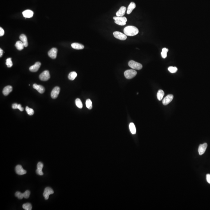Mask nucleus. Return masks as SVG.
<instances>
[{
    "instance_id": "1",
    "label": "nucleus",
    "mask_w": 210,
    "mask_h": 210,
    "mask_svg": "<svg viewBox=\"0 0 210 210\" xmlns=\"http://www.w3.org/2000/svg\"><path fill=\"white\" fill-rule=\"evenodd\" d=\"M124 33L127 36H134L139 33V30L135 26H128L124 29Z\"/></svg>"
},
{
    "instance_id": "2",
    "label": "nucleus",
    "mask_w": 210,
    "mask_h": 210,
    "mask_svg": "<svg viewBox=\"0 0 210 210\" xmlns=\"http://www.w3.org/2000/svg\"><path fill=\"white\" fill-rule=\"evenodd\" d=\"M113 19L115 20V22L117 25L123 26L126 24V22L127 21V18L124 16L122 17H114Z\"/></svg>"
},
{
    "instance_id": "3",
    "label": "nucleus",
    "mask_w": 210,
    "mask_h": 210,
    "mask_svg": "<svg viewBox=\"0 0 210 210\" xmlns=\"http://www.w3.org/2000/svg\"><path fill=\"white\" fill-rule=\"evenodd\" d=\"M128 64L130 67L135 70H140L143 68V65L141 64L134 60L130 61Z\"/></svg>"
},
{
    "instance_id": "4",
    "label": "nucleus",
    "mask_w": 210,
    "mask_h": 210,
    "mask_svg": "<svg viewBox=\"0 0 210 210\" xmlns=\"http://www.w3.org/2000/svg\"><path fill=\"white\" fill-rule=\"evenodd\" d=\"M137 74L136 71L133 69L127 70L124 72V75L125 78L127 79H131L135 77Z\"/></svg>"
},
{
    "instance_id": "5",
    "label": "nucleus",
    "mask_w": 210,
    "mask_h": 210,
    "mask_svg": "<svg viewBox=\"0 0 210 210\" xmlns=\"http://www.w3.org/2000/svg\"><path fill=\"white\" fill-rule=\"evenodd\" d=\"M113 35L116 38L120 40H125L127 39V36H126L125 34H123L119 32L116 31L114 32Z\"/></svg>"
},
{
    "instance_id": "6",
    "label": "nucleus",
    "mask_w": 210,
    "mask_h": 210,
    "mask_svg": "<svg viewBox=\"0 0 210 210\" xmlns=\"http://www.w3.org/2000/svg\"><path fill=\"white\" fill-rule=\"evenodd\" d=\"M40 79L43 81H47L50 78V73L49 71H45L43 72L40 75Z\"/></svg>"
},
{
    "instance_id": "7",
    "label": "nucleus",
    "mask_w": 210,
    "mask_h": 210,
    "mask_svg": "<svg viewBox=\"0 0 210 210\" xmlns=\"http://www.w3.org/2000/svg\"><path fill=\"white\" fill-rule=\"evenodd\" d=\"M54 193V191L51 188L49 187L45 188L43 193V196L45 198V200L48 199L49 196L50 194H53Z\"/></svg>"
},
{
    "instance_id": "8",
    "label": "nucleus",
    "mask_w": 210,
    "mask_h": 210,
    "mask_svg": "<svg viewBox=\"0 0 210 210\" xmlns=\"http://www.w3.org/2000/svg\"><path fill=\"white\" fill-rule=\"evenodd\" d=\"M60 91V88L58 87H56L53 89L51 93V96L53 99H55L59 95Z\"/></svg>"
},
{
    "instance_id": "9",
    "label": "nucleus",
    "mask_w": 210,
    "mask_h": 210,
    "mask_svg": "<svg viewBox=\"0 0 210 210\" xmlns=\"http://www.w3.org/2000/svg\"><path fill=\"white\" fill-rule=\"evenodd\" d=\"M15 171L16 173L19 175H23L27 173V171L24 170L22 166L20 165H18L16 166Z\"/></svg>"
},
{
    "instance_id": "10",
    "label": "nucleus",
    "mask_w": 210,
    "mask_h": 210,
    "mask_svg": "<svg viewBox=\"0 0 210 210\" xmlns=\"http://www.w3.org/2000/svg\"><path fill=\"white\" fill-rule=\"evenodd\" d=\"M57 49L56 48H54L51 49L48 52V55L52 59H55L57 56Z\"/></svg>"
},
{
    "instance_id": "11",
    "label": "nucleus",
    "mask_w": 210,
    "mask_h": 210,
    "mask_svg": "<svg viewBox=\"0 0 210 210\" xmlns=\"http://www.w3.org/2000/svg\"><path fill=\"white\" fill-rule=\"evenodd\" d=\"M173 98L174 96L172 95H169L166 96V97H165L164 99H163L162 101L163 104L165 106H166L168 104L173 100Z\"/></svg>"
},
{
    "instance_id": "12",
    "label": "nucleus",
    "mask_w": 210,
    "mask_h": 210,
    "mask_svg": "<svg viewBox=\"0 0 210 210\" xmlns=\"http://www.w3.org/2000/svg\"><path fill=\"white\" fill-rule=\"evenodd\" d=\"M41 63L40 62H37L34 65H32L29 68V70L32 72H36L38 71L40 67Z\"/></svg>"
},
{
    "instance_id": "13",
    "label": "nucleus",
    "mask_w": 210,
    "mask_h": 210,
    "mask_svg": "<svg viewBox=\"0 0 210 210\" xmlns=\"http://www.w3.org/2000/svg\"><path fill=\"white\" fill-rule=\"evenodd\" d=\"M207 147V144L205 143L202 144H200L198 147V153L200 155H202L204 153Z\"/></svg>"
},
{
    "instance_id": "14",
    "label": "nucleus",
    "mask_w": 210,
    "mask_h": 210,
    "mask_svg": "<svg viewBox=\"0 0 210 210\" xmlns=\"http://www.w3.org/2000/svg\"><path fill=\"white\" fill-rule=\"evenodd\" d=\"M43 167V163L39 162L37 164V169L36 170V172L38 175H43V173L42 171Z\"/></svg>"
},
{
    "instance_id": "15",
    "label": "nucleus",
    "mask_w": 210,
    "mask_h": 210,
    "mask_svg": "<svg viewBox=\"0 0 210 210\" xmlns=\"http://www.w3.org/2000/svg\"><path fill=\"white\" fill-rule=\"evenodd\" d=\"M126 7L122 6L120 8L119 10L117 11L116 13V15L118 17H122L123 16L126 12Z\"/></svg>"
},
{
    "instance_id": "16",
    "label": "nucleus",
    "mask_w": 210,
    "mask_h": 210,
    "mask_svg": "<svg viewBox=\"0 0 210 210\" xmlns=\"http://www.w3.org/2000/svg\"><path fill=\"white\" fill-rule=\"evenodd\" d=\"M33 87L34 89L37 90L40 93L42 94L45 91V88L44 87L40 85H37L36 84H34L33 85Z\"/></svg>"
},
{
    "instance_id": "17",
    "label": "nucleus",
    "mask_w": 210,
    "mask_h": 210,
    "mask_svg": "<svg viewBox=\"0 0 210 210\" xmlns=\"http://www.w3.org/2000/svg\"><path fill=\"white\" fill-rule=\"evenodd\" d=\"M24 17L26 18H31L34 15V12L30 10H25L22 12Z\"/></svg>"
},
{
    "instance_id": "18",
    "label": "nucleus",
    "mask_w": 210,
    "mask_h": 210,
    "mask_svg": "<svg viewBox=\"0 0 210 210\" xmlns=\"http://www.w3.org/2000/svg\"><path fill=\"white\" fill-rule=\"evenodd\" d=\"M12 88L11 86H7L4 88L2 93L4 95L7 96L12 91Z\"/></svg>"
},
{
    "instance_id": "19",
    "label": "nucleus",
    "mask_w": 210,
    "mask_h": 210,
    "mask_svg": "<svg viewBox=\"0 0 210 210\" xmlns=\"http://www.w3.org/2000/svg\"><path fill=\"white\" fill-rule=\"evenodd\" d=\"M20 39L21 41L22 42L25 47H27L28 46V40H27V37L25 35H24V34L20 35Z\"/></svg>"
},
{
    "instance_id": "20",
    "label": "nucleus",
    "mask_w": 210,
    "mask_h": 210,
    "mask_svg": "<svg viewBox=\"0 0 210 210\" xmlns=\"http://www.w3.org/2000/svg\"><path fill=\"white\" fill-rule=\"evenodd\" d=\"M71 46L75 50H82L84 48V46L83 44L78 43H73L71 44Z\"/></svg>"
},
{
    "instance_id": "21",
    "label": "nucleus",
    "mask_w": 210,
    "mask_h": 210,
    "mask_svg": "<svg viewBox=\"0 0 210 210\" xmlns=\"http://www.w3.org/2000/svg\"><path fill=\"white\" fill-rule=\"evenodd\" d=\"M136 7V4L134 2H131L130 3L129 5L128 6V8L127 9V14L128 15L130 14L133 10H134Z\"/></svg>"
},
{
    "instance_id": "22",
    "label": "nucleus",
    "mask_w": 210,
    "mask_h": 210,
    "mask_svg": "<svg viewBox=\"0 0 210 210\" xmlns=\"http://www.w3.org/2000/svg\"><path fill=\"white\" fill-rule=\"evenodd\" d=\"M15 46L16 47V48L17 50H18L21 51L23 50L24 47H25L24 44L22 43V42L20 41H18L16 42Z\"/></svg>"
},
{
    "instance_id": "23",
    "label": "nucleus",
    "mask_w": 210,
    "mask_h": 210,
    "mask_svg": "<svg viewBox=\"0 0 210 210\" xmlns=\"http://www.w3.org/2000/svg\"><path fill=\"white\" fill-rule=\"evenodd\" d=\"M164 94H165V93H164V92L163 90H159L157 94L158 99L160 101L162 100V99H163Z\"/></svg>"
},
{
    "instance_id": "24",
    "label": "nucleus",
    "mask_w": 210,
    "mask_h": 210,
    "mask_svg": "<svg viewBox=\"0 0 210 210\" xmlns=\"http://www.w3.org/2000/svg\"><path fill=\"white\" fill-rule=\"evenodd\" d=\"M129 128L130 131L132 134H136V128L134 123H131L129 125Z\"/></svg>"
},
{
    "instance_id": "25",
    "label": "nucleus",
    "mask_w": 210,
    "mask_h": 210,
    "mask_svg": "<svg viewBox=\"0 0 210 210\" xmlns=\"http://www.w3.org/2000/svg\"><path fill=\"white\" fill-rule=\"evenodd\" d=\"M77 76V74L75 72H72L69 73L68 75V78L71 80H74Z\"/></svg>"
},
{
    "instance_id": "26",
    "label": "nucleus",
    "mask_w": 210,
    "mask_h": 210,
    "mask_svg": "<svg viewBox=\"0 0 210 210\" xmlns=\"http://www.w3.org/2000/svg\"><path fill=\"white\" fill-rule=\"evenodd\" d=\"M23 208L25 210H31L32 209V206L30 203H27L23 205Z\"/></svg>"
},
{
    "instance_id": "27",
    "label": "nucleus",
    "mask_w": 210,
    "mask_h": 210,
    "mask_svg": "<svg viewBox=\"0 0 210 210\" xmlns=\"http://www.w3.org/2000/svg\"><path fill=\"white\" fill-rule=\"evenodd\" d=\"M169 51V50L166 48H163L161 52V55L163 59H165L167 56V53Z\"/></svg>"
},
{
    "instance_id": "28",
    "label": "nucleus",
    "mask_w": 210,
    "mask_h": 210,
    "mask_svg": "<svg viewBox=\"0 0 210 210\" xmlns=\"http://www.w3.org/2000/svg\"><path fill=\"white\" fill-rule=\"evenodd\" d=\"M75 103L76 106L78 107V108L81 109L83 107V105L81 101L79 99H77L75 100Z\"/></svg>"
},
{
    "instance_id": "29",
    "label": "nucleus",
    "mask_w": 210,
    "mask_h": 210,
    "mask_svg": "<svg viewBox=\"0 0 210 210\" xmlns=\"http://www.w3.org/2000/svg\"><path fill=\"white\" fill-rule=\"evenodd\" d=\"M86 105L87 108L89 109H91L92 108V102L90 99H87L86 101Z\"/></svg>"
},
{
    "instance_id": "30",
    "label": "nucleus",
    "mask_w": 210,
    "mask_h": 210,
    "mask_svg": "<svg viewBox=\"0 0 210 210\" xmlns=\"http://www.w3.org/2000/svg\"><path fill=\"white\" fill-rule=\"evenodd\" d=\"M25 110H26V111L27 112V113L30 116H32V115H34V110L31 109V108H29L28 106H27L26 107Z\"/></svg>"
},
{
    "instance_id": "31",
    "label": "nucleus",
    "mask_w": 210,
    "mask_h": 210,
    "mask_svg": "<svg viewBox=\"0 0 210 210\" xmlns=\"http://www.w3.org/2000/svg\"><path fill=\"white\" fill-rule=\"evenodd\" d=\"M6 63L8 67H11L12 66L13 64H12V62L11 58H9L7 59V60H6Z\"/></svg>"
},
{
    "instance_id": "32",
    "label": "nucleus",
    "mask_w": 210,
    "mask_h": 210,
    "mask_svg": "<svg viewBox=\"0 0 210 210\" xmlns=\"http://www.w3.org/2000/svg\"><path fill=\"white\" fill-rule=\"evenodd\" d=\"M169 71L172 73H175L178 71V68L175 67L170 66L168 68Z\"/></svg>"
},
{
    "instance_id": "33",
    "label": "nucleus",
    "mask_w": 210,
    "mask_h": 210,
    "mask_svg": "<svg viewBox=\"0 0 210 210\" xmlns=\"http://www.w3.org/2000/svg\"><path fill=\"white\" fill-rule=\"evenodd\" d=\"M15 195L16 197L18 198V199H22L24 198V196L23 193H21L19 191H17L16 192L15 194Z\"/></svg>"
},
{
    "instance_id": "34",
    "label": "nucleus",
    "mask_w": 210,
    "mask_h": 210,
    "mask_svg": "<svg viewBox=\"0 0 210 210\" xmlns=\"http://www.w3.org/2000/svg\"><path fill=\"white\" fill-rule=\"evenodd\" d=\"M24 198H28L29 197L30 194V192L29 190H27L24 193H23Z\"/></svg>"
},
{
    "instance_id": "35",
    "label": "nucleus",
    "mask_w": 210,
    "mask_h": 210,
    "mask_svg": "<svg viewBox=\"0 0 210 210\" xmlns=\"http://www.w3.org/2000/svg\"><path fill=\"white\" fill-rule=\"evenodd\" d=\"M4 34V31L2 27H0V36H2Z\"/></svg>"
},
{
    "instance_id": "36",
    "label": "nucleus",
    "mask_w": 210,
    "mask_h": 210,
    "mask_svg": "<svg viewBox=\"0 0 210 210\" xmlns=\"http://www.w3.org/2000/svg\"><path fill=\"white\" fill-rule=\"evenodd\" d=\"M18 104L17 103H14L12 105V108L13 109H18Z\"/></svg>"
},
{
    "instance_id": "37",
    "label": "nucleus",
    "mask_w": 210,
    "mask_h": 210,
    "mask_svg": "<svg viewBox=\"0 0 210 210\" xmlns=\"http://www.w3.org/2000/svg\"><path fill=\"white\" fill-rule=\"evenodd\" d=\"M206 179L208 183L210 184V174H207L206 175Z\"/></svg>"
},
{
    "instance_id": "38",
    "label": "nucleus",
    "mask_w": 210,
    "mask_h": 210,
    "mask_svg": "<svg viewBox=\"0 0 210 210\" xmlns=\"http://www.w3.org/2000/svg\"><path fill=\"white\" fill-rule=\"evenodd\" d=\"M18 109L20 110L21 111H23L24 110V108H23V107H21V104H18Z\"/></svg>"
},
{
    "instance_id": "39",
    "label": "nucleus",
    "mask_w": 210,
    "mask_h": 210,
    "mask_svg": "<svg viewBox=\"0 0 210 210\" xmlns=\"http://www.w3.org/2000/svg\"><path fill=\"white\" fill-rule=\"evenodd\" d=\"M3 53V50H2L1 48L0 49V57L2 56Z\"/></svg>"
}]
</instances>
